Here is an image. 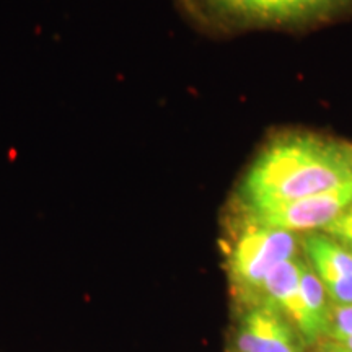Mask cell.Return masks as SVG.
I'll use <instances>...</instances> for the list:
<instances>
[{
	"mask_svg": "<svg viewBox=\"0 0 352 352\" xmlns=\"http://www.w3.org/2000/svg\"><path fill=\"white\" fill-rule=\"evenodd\" d=\"M351 182V144L308 132H289L264 145L246 171L239 196L245 210H256L331 191Z\"/></svg>",
	"mask_w": 352,
	"mask_h": 352,
	"instance_id": "obj_1",
	"label": "cell"
},
{
	"mask_svg": "<svg viewBox=\"0 0 352 352\" xmlns=\"http://www.w3.org/2000/svg\"><path fill=\"white\" fill-rule=\"evenodd\" d=\"M176 6L212 33L300 30L352 15V0H176Z\"/></svg>",
	"mask_w": 352,
	"mask_h": 352,
	"instance_id": "obj_2",
	"label": "cell"
},
{
	"mask_svg": "<svg viewBox=\"0 0 352 352\" xmlns=\"http://www.w3.org/2000/svg\"><path fill=\"white\" fill-rule=\"evenodd\" d=\"M297 239L294 233L254 223H245L228 256V272L236 294L245 298H261L264 283L274 267L296 258Z\"/></svg>",
	"mask_w": 352,
	"mask_h": 352,
	"instance_id": "obj_3",
	"label": "cell"
},
{
	"mask_svg": "<svg viewBox=\"0 0 352 352\" xmlns=\"http://www.w3.org/2000/svg\"><path fill=\"white\" fill-rule=\"evenodd\" d=\"M349 206H352V182L320 195L245 212L248 220L259 226L296 233L323 230Z\"/></svg>",
	"mask_w": 352,
	"mask_h": 352,
	"instance_id": "obj_4",
	"label": "cell"
},
{
	"mask_svg": "<svg viewBox=\"0 0 352 352\" xmlns=\"http://www.w3.org/2000/svg\"><path fill=\"white\" fill-rule=\"evenodd\" d=\"M302 338L271 303L250 308L236 331V352H302Z\"/></svg>",
	"mask_w": 352,
	"mask_h": 352,
	"instance_id": "obj_5",
	"label": "cell"
},
{
	"mask_svg": "<svg viewBox=\"0 0 352 352\" xmlns=\"http://www.w3.org/2000/svg\"><path fill=\"white\" fill-rule=\"evenodd\" d=\"M264 302L277 308L307 344H314L321 338L303 300L297 258L279 264L270 272L264 283Z\"/></svg>",
	"mask_w": 352,
	"mask_h": 352,
	"instance_id": "obj_6",
	"label": "cell"
},
{
	"mask_svg": "<svg viewBox=\"0 0 352 352\" xmlns=\"http://www.w3.org/2000/svg\"><path fill=\"white\" fill-rule=\"evenodd\" d=\"M308 266L320 280L329 277L352 276V254L327 233H310L303 239Z\"/></svg>",
	"mask_w": 352,
	"mask_h": 352,
	"instance_id": "obj_7",
	"label": "cell"
},
{
	"mask_svg": "<svg viewBox=\"0 0 352 352\" xmlns=\"http://www.w3.org/2000/svg\"><path fill=\"white\" fill-rule=\"evenodd\" d=\"M298 279H300V289L303 300L307 303L308 311L314 318L315 327L318 328L321 336L328 334L329 321H331V307L329 298L320 277L315 271L308 266L305 261H298Z\"/></svg>",
	"mask_w": 352,
	"mask_h": 352,
	"instance_id": "obj_8",
	"label": "cell"
},
{
	"mask_svg": "<svg viewBox=\"0 0 352 352\" xmlns=\"http://www.w3.org/2000/svg\"><path fill=\"white\" fill-rule=\"evenodd\" d=\"M328 336L342 342L352 336V305H333Z\"/></svg>",
	"mask_w": 352,
	"mask_h": 352,
	"instance_id": "obj_9",
	"label": "cell"
},
{
	"mask_svg": "<svg viewBox=\"0 0 352 352\" xmlns=\"http://www.w3.org/2000/svg\"><path fill=\"white\" fill-rule=\"evenodd\" d=\"M323 233L336 240L341 246H344L352 254V206H349L344 212L340 214V217L333 220L329 226L323 228Z\"/></svg>",
	"mask_w": 352,
	"mask_h": 352,
	"instance_id": "obj_10",
	"label": "cell"
},
{
	"mask_svg": "<svg viewBox=\"0 0 352 352\" xmlns=\"http://www.w3.org/2000/svg\"><path fill=\"white\" fill-rule=\"evenodd\" d=\"M316 352H352V351L347 349V347L344 344H341V342L329 340L327 342H323V344H320Z\"/></svg>",
	"mask_w": 352,
	"mask_h": 352,
	"instance_id": "obj_11",
	"label": "cell"
},
{
	"mask_svg": "<svg viewBox=\"0 0 352 352\" xmlns=\"http://www.w3.org/2000/svg\"><path fill=\"white\" fill-rule=\"evenodd\" d=\"M341 344H344V346L347 347V349H351V351H352V336H351V338H347L346 341H342Z\"/></svg>",
	"mask_w": 352,
	"mask_h": 352,
	"instance_id": "obj_12",
	"label": "cell"
}]
</instances>
